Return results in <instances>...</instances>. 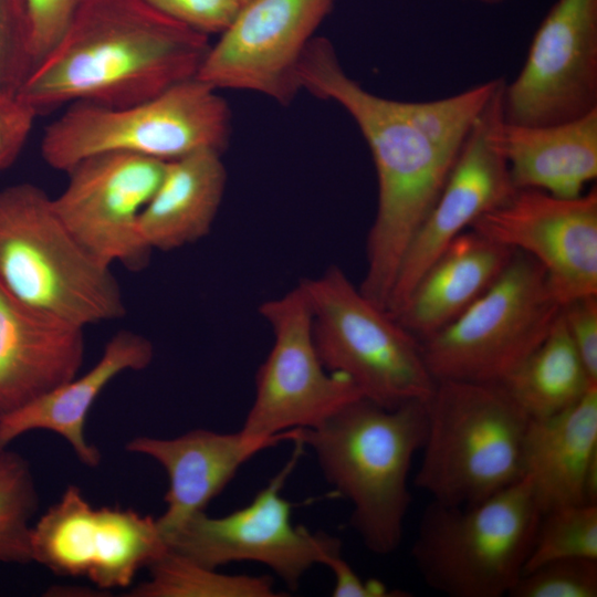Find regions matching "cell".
<instances>
[{
	"instance_id": "603a6c76",
	"label": "cell",
	"mask_w": 597,
	"mask_h": 597,
	"mask_svg": "<svg viewBox=\"0 0 597 597\" xmlns=\"http://www.w3.org/2000/svg\"><path fill=\"white\" fill-rule=\"evenodd\" d=\"M514 251L470 230L426 270L395 318L420 342L472 305L500 276Z\"/></svg>"
},
{
	"instance_id": "ac0fdd59",
	"label": "cell",
	"mask_w": 597,
	"mask_h": 597,
	"mask_svg": "<svg viewBox=\"0 0 597 597\" xmlns=\"http://www.w3.org/2000/svg\"><path fill=\"white\" fill-rule=\"evenodd\" d=\"M298 432L300 429H293L259 437L242 430L223 433L193 429L175 438L138 436L126 443V450L155 460L167 473L166 510L156 519L164 536L205 511L252 457L284 441H294Z\"/></svg>"
},
{
	"instance_id": "836d02e7",
	"label": "cell",
	"mask_w": 597,
	"mask_h": 597,
	"mask_svg": "<svg viewBox=\"0 0 597 597\" xmlns=\"http://www.w3.org/2000/svg\"><path fill=\"white\" fill-rule=\"evenodd\" d=\"M39 114L18 96L0 93V171L20 155Z\"/></svg>"
},
{
	"instance_id": "d4e9b609",
	"label": "cell",
	"mask_w": 597,
	"mask_h": 597,
	"mask_svg": "<svg viewBox=\"0 0 597 597\" xmlns=\"http://www.w3.org/2000/svg\"><path fill=\"white\" fill-rule=\"evenodd\" d=\"M501 385L531 420L568 409L597 386L567 334L561 312L545 338Z\"/></svg>"
},
{
	"instance_id": "ffe728a7",
	"label": "cell",
	"mask_w": 597,
	"mask_h": 597,
	"mask_svg": "<svg viewBox=\"0 0 597 597\" xmlns=\"http://www.w3.org/2000/svg\"><path fill=\"white\" fill-rule=\"evenodd\" d=\"M523 476L542 515L562 506L597 504V386L555 416L530 419Z\"/></svg>"
},
{
	"instance_id": "d6a6232c",
	"label": "cell",
	"mask_w": 597,
	"mask_h": 597,
	"mask_svg": "<svg viewBox=\"0 0 597 597\" xmlns=\"http://www.w3.org/2000/svg\"><path fill=\"white\" fill-rule=\"evenodd\" d=\"M27 2L36 65L57 43L81 0H27Z\"/></svg>"
},
{
	"instance_id": "8992f818",
	"label": "cell",
	"mask_w": 597,
	"mask_h": 597,
	"mask_svg": "<svg viewBox=\"0 0 597 597\" xmlns=\"http://www.w3.org/2000/svg\"><path fill=\"white\" fill-rule=\"evenodd\" d=\"M541 519L525 476L472 505L431 501L411 556L426 585L443 595L502 597L522 575Z\"/></svg>"
},
{
	"instance_id": "8fae6325",
	"label": "cell",
	"mask_w": 597,
	"mask_h": 597,
	"mask_svg": "<svg viewBox=\"0 0 597 597\" xmlns=\"http://www.w3.org/2000/svg\"><path fill=\"white\" fill-rule=\"evenodd\" d=\"M274 343L255 377V395L241 430L273 437L314 428L345 405L363 397L345 375L328 371L317 354L312 312L300 284L260 306Z\"/></svg>"
},
{
	"instance_id": "7c38bea8",
	"label": "cell",
	"mask_w": 597,
	"mask_h": 597,
	"mask_svg": "<svg viewBox=\"0 0 597 597\" xmlns=\"http://www.w3.org/2000/svg\"><path fill=\"white\" fill-rule=\"evenodd\" d=\"M167 551L156 519L130 509L94 507L69 485L32 526V562L56 576L125 588Z\"/></svg>"
},
{
	"instance_id": "4fadbf2b",
	"label": "cell",
	"mask_w": 597,
	"mask_h": 597,
	"mask_svg": "<svg viewBox=\"0 0 597 597\" xmlns=\"http://www.w3.org/2000/svg\"><path fill=\"white\" fill-rule=\"evenodd\" d=\"M159 159L128 153L84 158L69 171L54 209L75 240L101 264L144 270L151 250L139 233L140 214L166 168Z\"/></svg>"
},
{
	"instance_id": "2e32d148",
	"label": "cell",
	"mask_w": 597,
	"mask_h": 597,
	"mask_svg": "<svg viewBox=\"0 0 597 597\" xmlns=\"http://www.w3.org/2000/svg\"><path fill=\"white\" fill-rule=\"evenodd\" d=\"M471 229L535 260L563 306L597 295V191L562 198L516 189Z\"/></svg>"
},
{
	"instance_id": "d590c367",
	"label": "cell",
	"mask_w": 597,
	"mask_h": 597,
	"mask_svg": "<svg viewBox=\"0 0 597 597\" xmlns=\"http://www.w3.org/2000/svg\"><path fill=\"white\" fill-rule=\"evenodd\" d=\"M469 1V0H467ZM470 1H476V2H480L482 4H488V6H496V4H501L507 0H470Z\"/></svg>"
},
{
	"instance_id": "e0dca14e",
	"label": "cell",
	"mask_w": 597,
	"mask_h": 597,
	"mask_svg": "<svg viewBox=\"0 0 597 597\" xmlns=\"http://www.w3.org/2000/svg\"><path fill=\"white\" fill-rule=\"evenodd\" d=\"M504 85L503 78L475 121L436 203L402 258L386 306L394 317L447 247L516 190L498 139L504 119Z\"/></svg>"
},
{
	"instance_id": "cb8c5ba5",
	"label": "cell",
	"mask_w": 597,
	"mask_h": 597,
	"mask_svg": "<svg viewBox=\"0 0 597 597\" xmlns=\"http://www.w3.org/2000/svg\"><path fill=\"white\" fill-rule=\"evenodd\" d=\"M221 153L200 149L166 163L164 176L139 218L151 251H170L207 235L224 192Z\"/></svg>"
},
{
	"instance_id": "5b68a950",
	"label": "cell",
	"mask_w": 597,
	"mask_h": 597,
	"mask_svg": "<svg viewBox=\"0 0 597 597\" xmlns=\"http://www.w3.org/2000/svg\"><path fill=\"white\" fill-rule=\"evenodd\" d=\"M528 422L501 384L437 381L415 484L449 505L492 496L523 478Z\"/></svg>"
},
{
	"instance_id": "e575fe53",
	"label": "cell",
	"mask_w": 597,
	"mask_h": 597,
	"mask_svg": "<svg viewBox=\"0 0 597 597\" xmlns=\"http://www.w3.org/2000/svg\"><path fill=\"white\" fill-rule=\"evenodd\" d=\"M326 566L334 575V597H407V591L388 589L376 579L364 580L345 561L342 554L333 557Z\"/></svg>"
},
{
	"instance_id": "ba28073f",
	"label": "cell",
	"mask_w": 597,
	"mask_h": 597,
	"mask_svg": "<svg viewBox=\"0 0 597 597\" xmlns=\"http://www.w3.org/2000/svg\"><path fill=\"white\" fill-rule=\"evenodd\" d=\"M312 312L313 338L328 371L343 374L364 398L385 408L428 401L436 380L421 342L332 266L301 283Z\"/></svg>"
},
{
	"instance_id": "d6986e66",
	"label": "cell",
	"mask_w": 597,
	"mask_h": 597,
	"mask_svg": "<svg viewBox=\"0 0 597 597\" xmlns=\"http://www.w3.org/2000/svg\"><path fill=\"white\" fill-rule=\"evenodd\" d=\"M83 331L28 306L0 285V418L78 375Z\"/></svg>"
},
{
	"instance_id": "30bf717a",
	"label": "cell",
	"mask_w": 597,
	"mask_h": 597,
	"mask_svg": "<svg viewBox=\"0 0 597 597\" xmlns=\"http://www.w3.org/2000/svg\"><path fill=\"white\" fill-rule=\"evenodd\" d=\"M285 465L242 509L220 517L198 512L164 534L167 548L197 564L219 568L250 561L268 566L289 590H297L305 573L342 554L339 538L294 525L292 504L282 496L304 443L297 437Z\"/></svg>"
},
{
	"instance_id": "5bb4252c",
	"label": "cell",
	"mask_w": 597,
	"mask_h": 597,
	"mask_svg": "<svg viewBox=\"0 0 597 597\" xmlns=\"http://www.w3.org/2000/svg\"><path fill=\"white\" fill-rule=\"evenodd\" d=\"M597 108V0H557L503 91L504 119L548 125Z\"/></svg>"
},
{
	"instance_id": "8d00e7d4",
	"label": "cell",
	"mask_w": 597,
	"mask_h": 597,
	"mask_svg": "<svg viewBox=\"0 0 597 597\" xmlns=\"http://www.w3.org/2000/svg\"><path fill=\"white\" fill-rule=\"evenodd\" d=\"M239 1H240L241 6H242V4L247 3L250 0H239Z\"/></svg>"
},
{
	"instance_id": "6da1fadb",
	"label": "cell",
	"mask_w": 597,
	"mask_h": 597,
	"mask_svg": "<svg viewBox=\"0 0 597 597\" xmlns=\"http://www.w3.org/2000/svg\"><path fill=\"white\" fill-rule=\"evenodd\" d=\"M297 77L301 88L341 105L370 149L378 200L359 290L386 308L402 258L436 203L461 148L429 134L419 102L375 95L349 77L325 38L312 39Z\"/></svg>"
},
{
	"instance_id": "4316f807",
	"label": "cell",
	"mask_w": 597,
	"mask_h": 597,
	"mask_svg": "<svg viewBox=\"0 0 597 597\" xmlns=\"http://www.w3.org/2000/svg\"><path fill=\"white\" fill-rule=\"evenodd\" d=\"M39 494L29 461L20 453L0 451V563L28 564L31 557V521Z\"/></svg>"
},
{
	"instance_id": "9a60e30c",
	"label": "cell",
	"mask_w": 597,
	"mask_h": 597,
	"mask_svg": "<svg viewBox=\"0 0 597 597\" xmlns=\"http://www.w3.org/2000/svg\"><path fill=\"white\" fill-rule=\"evenodd\" d=\"M336 0H250L210 45L196 75L216 90L256 92L280 103L301 88L297 70Z\"/></svg>"
},
{
	"instance_id": "9c48e42d",
	"label": "cell",
	"mask_w": 597,
	"mask_h": 597,
	"mask_svg": "<svg viewBox=\"0 0 597 597\" xmlns=\"http://www.w3.org/2000/svg\"><path fill=\"white\" fill-rule=\"evenodd\" d=\"M561 308L543 268L514 251L472 305L421 342L428 369L436 381L502 384L545 338Z\"/></svg>"
},
{
	"instance_id": "f1b7e54d",
	"label": "cell",
	"mask_w": 597,
	"mask_h": 597,
	"mask_svg": "<svg viewBox=\"0 0 597 597\" xmlns=\"http://www.w3.org/2000/svg\"><path fill=\"white\" fill-rule=\"evenodd\" d=\"M34 66L27 0H0V93L18 96Z\"/></svg>"
},
{
	"instance_id": "277c9868",
	"label": "cell",
	"mask_w": 597,
	"mask_h": 597,
	"mask_svg": "<svg viewBox=\"0 0 597 597\" xmlns=\"http://www.w3.org/2000/svg\"><path fill=\"white\" fill-rule=\"evenodd\" d=\"M0 285L28 306L83 328L126 313L111 268L84 250L52 198L31 182L0 190Z\"/></svg>"
},
{
	"instance_id": "7402d4cb",
	"label": "cell",
	"mask_w": 597,
	"mask_h": 597,
	"mask_svg": "<svg viewBox=\"0 0 597 597\" xmlns=\"http://www.w3.org/2000/svg\"><path fill=\"white\" fill-rule=\"evenodd\" d=\"M498 139L515 189L575 198L597 176V108L548 125L503 119Z\"/></svg>"
},
{
	"instance_id": "484cf974",
	"label": "cell",
	"mask_w": 597,
	"mask_h": 597,
	"mask_svg": "<svg viewBox=\"0 0 597 597\" xmlns=\"http://www.w3.org/2000/svg\"><path fill=\"white\" fill-rule=\"evenodd\" d=\"M149 578L136 585L134 597H275L268 576L227 575L167 548L148 567Z\"/></svg>"
},
{
	"instance_id": "1f68e13d",
	"label": "cell",
	"mask_w": 597,
	"mask_h": 597,
	"mask_svg": "<svg viewBox=\"0 0 597 597\" xmlns=\"http://www.w3.org/2000/svg\"><path fill=\"white\" fill-rule=\"evenodd\" d=\"M561 315L590 379L597 384V295L566 303Z\"/></svg>"
},
{
	"instance_id": "44dd1931",
	"label": "cell",
	"mask_w": 597,
	"mask_h": 597,
	"mask_svg": "<svg viewBox=\"0 0 597 597\" xmlns=\"http://www.w3.org/2000/svg\"><path fill=\"white\" fill-rule=\"evenodd\" d=\"M154 355V345L146 336L128 329L118 331L85 374L0 418V451L29 431L48 430L61 436L84 465L98 467L101 452L85 436L90 409L115 377L147 368Z\"/></svg>"
},
{
	"instance_id": "4dcf8cb0",
	"label": "cell",
	"mask_w": 597,
	"mask_h": 597,
	"mask_svg": "<svg viewBox=\"0 0 597 597\" xmlns=\"http://www.w3.org/2000/svg\"><path fill=\"white\" fill-rule=\"evenodd\" d=\"M165 15L206 35L220 34L241 8L239 0H145Z\"/></svg>"
},
{
	"instance_id": "f546056e",
	"label": "cell",
	"mask_w": 597,
	"mask_h": 597,
	"mask_svg": "<svg viewBox=\"0 0 597 597\" xmlns=\"http://www.w3.org/2000/svg\"><path fill=\"white\" fill-rule=\"evenodd\" d=\"M511 597H596L597 559L563 558L522 574Z\"/></svg>"
},
{
	"instance_id": "3957f363",
	"label": "cell",
	"mask_w": 597,
	"mask_h": 597,
	"mask_svg": "<svg viewBox=\"0 0 597 597\" xmlns=\"http://www.w3.org/2000/svg\"><path fill=\"white\" fill-rule=\"evenodd\" d=\"M427 432V401L385 408L360 397L298 438L315 453L325 480L353 506L352 525L377 555L400 545L411 503L415 454Z\"/></svg>"
},
{
	"instance_id": "7a4b0ae2",
	"label": "cell",
	"mask_w": 597,
	"mask_h": 597,
	"mask_svg": "<svg viewBox=\"0 0 597 597\" xmlns=\"http://www.w3.org/2000/svg\"><path fill=\"white\" fill-rule=\"evenodd\" d=\"M209 48L145 0H81L18 97L39 115L74 102L128 106L196 77Z\"/></svg>"
},
{
	"instance_id": "52a82bcc",
	"label": "cell",
	"mask_w": 597,
	"mask_h": 597,
	"mask_svg": "<svg viewBox=\"0 0 597 597\" xmlns=\"http://www.w3.org/2000/svg\"><path fill=\"white\" fill-rule=\"evenodd\" d=\"M218 90L197 77L124 107L74 102L46 126L41 155L69 171L102 153H128L170 161L200 149L222 151L230 136V109Z\"/></svg>"
},
{
	"instance_id": "83f0119b",
	"label": "cell",
	"mask_w": 597,
	"mask_h": 597,
	"mask_svg": "<svg viewBox=\"0 0 597 597\" xmlns=\"http://www.w3.org/2000/svg\"><path fill=\"white\" fill-rule=\"evenodd\" d=\"M563 558L597 559V505H567L543 514L522 574Z\"/></svg>"
}]
</instances>
